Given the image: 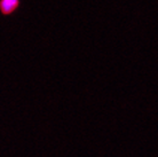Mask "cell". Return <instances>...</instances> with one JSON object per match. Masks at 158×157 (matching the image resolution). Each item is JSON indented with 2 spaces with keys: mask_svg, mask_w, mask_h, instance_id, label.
<instances>
[{
  "mask_svg": "<svg viewBox=\"0 0 158 157\" xmlns=\"http://www.w3.org/2000/svg\"><path fill=\"white\" fill-rule=\"evenodd\" d=\"M16 5H17V0H2L1 9L4 13H9L16 7Z\"/></svg>",
  "mask_w": 158,
  "mask_h": 157,
  "instance_id": "obj_1",
  "label": "cell"
}]
</instances>
